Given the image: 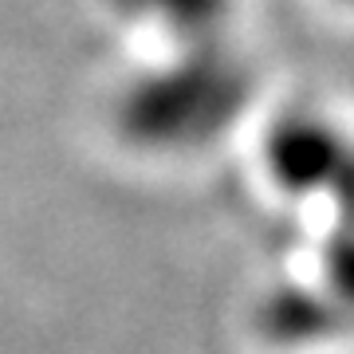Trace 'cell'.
<instances>
[{
    "mask_svg": "<svg viewBox=\"0 0 354 354\" xmlns=\"http://www.w3.org/2000/svg\"><path fill=\"white\" fill-rule=\"evenodd\" d=\"M158 12H165V24H177L181 32H209L221 20L228 0H150Z\"/></svg>",
    "mask_w": 354,
    "mask_h": 354,
    "instance_id": "1",
    "label": "cell"
}]
</instances>
